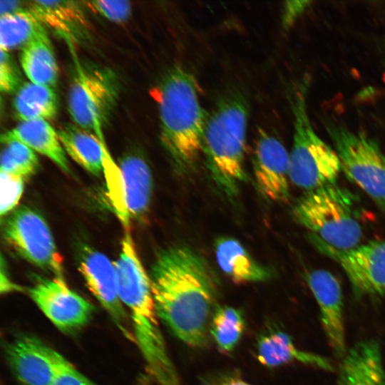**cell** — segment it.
<instances>
[{
	"label": "cell",
	"mask_w": 385,
	"mask_h": 385,
	"mask_svg": "<svg viewBox=\"0 0 385 385\" xmlns=\"http://www.w3.org/2000/svg\"><path fill=\"white\" fill-rule=\"evenodd\" d=\"M19 140L33 150L53 162L63 172L69 173L66 153L58 132L45 120L21 121L16 126L2 133L1 141Z\"/></svg>",
	"instance_id": "19"
},
{
	"label": "cell",
	"mask_w": 385,
	"mask_h": 385,
	"mask_svg": "<svg viewBox=\"0 0 385 385\" xmlns=\"http://www.w3.org/2000/svg\"><path fill=\"white\" fill-rule=\"evenodd\" d=\"M118 168L130 218L142 221L151 201L153 178L150 167L142 156L130 153L121 158Z\"/></svg>",
	"instance_id": "16"
},
{
	"label": "cell",
	"mask_w": 385,
	"mask_h": 385,
	"mask_svg": "<svg viewBox=\"0 0 385 385\" xmlns=\"http://www.w3.org/2000/svg\"><path fill=\"white\" fill-rule=\"evenodd\" d=\"M45 31L42 22L27 8L6 14L0 19V49L24 47L34 37Z\"/></svg>",
	"instance_id": "24"
},
{
	"label": "cell",
	"mask_w": 385,
	"mask_h": 385,
	"mask_svg": "<svg viewBox=\"0 0 385 385\" xmlns=\"http://www.w3.org/2000/svg\"><path fill=\"white\" fill-rule=\"evenodd\" d=\"M51 385H99L79 371L65 357L59 362Z\"/></svg>",
	"instance_id": "30"
},
{
	"label": "cell",
	"mask_w": 385,
	"mask_h": 385,
	"mask_svg": "<svg viewBox=\"0 0 385 385\" xmlns=\"http://www.w3.org/2000/svg\"><path fill=\"white\" fill-rule=\"evenodd\" d=\"M248 106L243 95L232 92L220 99L205 125L202 153L211 176L229 197L247 180L244 168Z\"/></svg>",
	"instance_id": "3"
},
{
	"label": "cell",
	"mask_w": 385,
	"mask_h": 385,
	"mask_svg": "<svg viewBox=\"0 0 385 385\" xmlns=\"http://www.w3.org/2000/svg\"><path fill=\"white\" fill-rule=\"evenodd\" d=\"M19 60L30 82L50 87L56 85L58 68L46 30L21 48Z\"/></svg>",
	"instance_id": "22"
},
{
	"label": "cell",
	"mask_w": 385,
	"mask_h": 385,
	"mask_svg": "<svg viewBox=\"0 0 385 385\" xmlns=\"http://www.w3.org/2000/svg\"><path fill=\"white\" fill-rule=\"evenodd\" d=\"M337 385H385V369L376 341H360L346 352Z\"/></svg>",
	"instance_id": "15"
},
{
	"label": "cell",
	"mask_w": 385,
	"mask_h": 385,
	"mask_svg": "<svg viewBox=\"0 0 385 385\" xmlns=\"http://www.w3.org/2000/svg\"><path fill=\"white\" fill-rule=\"evenodd\" d=\"M255 180L267 199L286 202L289 197V155L282 143L262 130L255 143L252 158Z\"/></svg>",
	"instance_id": "13"
},
{
	"label": "cell",
	"mask_w": 385,
	"mask_h": 385,
	"mask_svg": "<svg viewBox=\"0 0 385 385\" xmlns=\"http://www.w3.org/2000/svg\"><path fill=\"white\" fill-rule=\"evenodd\" d=\"M1 169L4 173L21 178L25 180L34 175L39 161L36 152L16 140H1Z\"/></svg>",
	"instance_id": "26"
},
{
	"label": "cell",
	"mask_w": 385,
	"mask_h": 385,
	"mask_svg": "<svg viewBox=\"0 0 385 385\" xmlns=\"http://www.w3.org/2000/svg\"><path fill=\"white\" fill-rule=\"evenodd\" d=\"M5 355L18 385H51L63 356L29 334L19 335L8 343Z\"/></svg>",
	"instance_id": "12"
},
{
	"label": "cell",
	"mask_w": 385,
	"mask_h": 385,
	"mask_svg": "<svg viewBox=\"0 0 385 385\" xmlns=\"http://www.w3.org/2000/svg\"><path fill=\"white\" fill-rule=\"evenodd\" d=\"M310 1H287L284 2L282 14V24L285 29H289L310 6Z\"/></svg>",
	"instance_id": "31"
},
{
	"label": "cell",
	"mask_w": 385,
	"mask_h": 385,
	"mask_svg": "<svg viewBox=\"0 0 385 385\" xmlns=\"http://www.w3.org/2000/svg\"><path fill=\"white\" fill-rule=\"evenodd\" d=\"M309 81L303 79L289 95L293 115V144L289 154V180L311 191L336 183L342 170L335 150L315 132L307 109Z\"/></svg>",
	"instance_id": "4"
},
{
	"label": "cell",
	"mask_w": 385,
	"mask_h": 385,
	"mask_svg": "<svg viewBox=\"0 0 385 385\" xmlns=\"http://www.w3.org/2000/svg\"><path fill=\"white\" fill-rule=\"evenodd\" d=\"M29 293L41 312L63 333L80 330L95 310L92 304L69 288L63 278L40 279Z\"/></svg>",
	"instance_id": "10"
},
{
	"label": "cell",
	"mask_w": 385,
	"mask_h": 385,
	"mask_svg": "<svg viewBox=\"0 0 385 385\" xmlns=\"http://www.w3.org/2000/svg\"><path fill=\"white\" fill-rule=\"evenodd\" d=\"M305 280L319 306L322 325L329 344L334 354L343 359L346 348L340 282L332 272L323 269L306 273Z\"/></svg>",
	"instance_id": "14"
},
{
	"label": "cell",
	"mask_w": 385,
	"mask_h": 385,
	"mask_svg": "<svg viewBox=\"0 0 385 385\" xmlns=\"http://www.w3.org/2000/svg\"><path fill=\"white\" fill-rule=\"evenodd\" d=\"M256 354L258 361L268 367L298 361L327 371L334 369L328 359L298 349L292 338L280 330H272L261 334L257 339Z\"/></svg>",
	"instance_id": "18"
},
{
	"label": "cell",
	"mask_w": 385,
	"mask_h": 385,
	"mask_svg": "<svg viewBox=\"0 0 385 385\" xmlns=\"http://www.w3.org/2000/svg\"><path fill=\"white\" fill-rule=\"evenodd\" d=\"M5 241L29 262L63 278V259L51 230L34 209L21 206L8 215L3 225Z\"/></svg>",
	"instance_id": "8"
},
{
	"label": "cell",
	"mask_w": 385,
	"mask_h": 385,
	"mask_svg": "<svg viewBox=\"0 0 385 385\" xmlns=\"http://www.w3.org/2000/svg\"><path fill=\"white\" fill-rule=\"evenodd\" d=\"M24 2L20 1H0V11L1 16L15 11H18L27 8L26 6H23Z\"/></svg>",
	"instance_id": "33"
},
{
	"label": "cell",
	"mask_w": 385,
	"mask_h": 385,
	"mask_svg": "<svg viewBox=\"0 0 385 385\" xmlns=\"http://www.w3.org/2000/svg\"><path fill=\"white\" fill-rule=\"evenodd\" d=\"M242 312L230 306H217L213 312L210 332L218 349L230 353L237 345L245 329Z\"/></svg>",
	"instance_id": "25"
},
{
	"label": "cell",
	"mask_w": 385,
	"mask_h": 385,
	"mask_svg": "<svg viewBox=\"0 0 385 385\" xmlns=\"http://www.w3.org/2000/svg\"><path fill=\"white\" fill-rule=\"evenodd\" d=\"M214 249L220 268L235 284L262 282L272 277V270L257 262L234 237H217Z\"/></svg>",
	"instance_id": "17"
},
{
	"label": "cell",
	"mask_w": 385,
	"mask_h": 385,
	"mask_svg": "<svg viewBox=\"0 0 385 385\" xmlns=\"http://www.w3.org/2000/svg\"><path fill=\"white\" fill-rule=\"evenodd\" d=\"M13 106L21 121L47 120L56 117L58 101L53 87L26 82L17 90Z\"/></svg>",
	"instance_id": "23"
},
{
	"label": "cell",
	"mask_w": 385,
	"mask_h": 385,
	"mask_svg": "<svg viewBox=\"0 0 385 385\" xmlns=\"http://www.w3.org/2000/svg\"><path fill=\"white\" fill-rule=\"evenodd\" d=\"M158 105L161 143L178 168L193 166L202 153L208 114L194 76L183 66L168 68L151 91Z\"/></svg>",
	"instance_id": "2"
},
{
	"label": "cell",
	"mask_w": 385,
	"mask_h": 385,
	"mask_svg": "<svg viewBox=\"0 0 385 385\" xmlns=\"http://www.w3.org/2000/svg\"><path fill=\"white\" fill-rule=\"evenodd\" d=\"M57 132L66 153L76 163L96 176L104 171L109 155L105 144L95 135L72 124L63 125Z\"/></svg>",
	"instance_id": "20"
},
{
	"label": "cell",
	"mask_w": 385,
	"mask_h": 385,
	"mask_svg": "<svg viewBox=\"0 0 385 385\" xmlns=\"http://www.w3.org/2000/svg\"><path fill=\"white\" fill-rule=\"evenodd\" d=\"M0 180V215L1 217H4L16 209V207L24 192L25 180L1 172Z\"/></svg>",
	"instance_id": "27"
},
{
	"label": "cell",
	"mask_w": 385,
	"mask_h": 385,
	"mask_svg": "<svg viewBox=\"0 0 385 385\" xmlns=\"http://www.w3.org/2000/svg\"><path fill=\"white\" fill-rule=\"evenodd\" d=\"M149 276L159 319L188 346H204L215 297L205 260L189 247L171 246L158 253Z\"/></svg>",
	"instance_id": "1"
},
{
	"label": "cell",
	"mask_w": 385,
	"mask_h": 385,
	"mask_svg": "<svg viewBox=\"0 0 385 385\" xmlns=\"http://www.w3.org/2000/svg\"><path fill=\"white\" fill-rule=\"evenodd\" d=\"M29 9L44 25L67 40L75 39L86 32L87 21L81 6L74 1H31Z\"/></svg>",
	"instance_id": "21"
},
{
	"label": "cell",
	"mask_w": 385,
	"mask_h": 385,
	"mask_svg": "<svg viewBox=\"0 0 385 385\" xmlns=\"http://www.w3.org/2000/svg\"><path fill=\"white\" fill-rule=\"evenodd\" d=\"M204 385H253L240 377L234 376H223L207 381Z\"/></svg>",
	"instance_id": "32"
},
{
	"label": "cell",
	"mask_w": 385,
	"mask_h": 385,
	"mask_svg": "<svg viewBox=\"0 0 385 385\" xmlns=\"http://www.w3.org/2000/svg\"><path fill=\"white\" fill-rule=\"evenodd\" d=\"M114 75L107 69L91 68L75 60V73L68 96L75 124L104 143L103 128L118 97ZM105 144V143H104Z\"/></svg>",
	"instance_id": "7"
},
{
	"label": "cell",
	"mask_w": 385,
	"mask_h": 385,
	"mask_svg": "<svg viewBox=\"0 0 385 385\" xmlns=\"http://www.w3.org/2000/svg\"><path fill=\"white\" fill-rule=\"evenodd\" d=\"M346 176L385 212V154L365 133L336 124L326 125Z\"/></svg>",
	"instance_id": "6"
},
{
	"label": "cell",
	"mask_w": 385,
	"mask_h": 385,
	"mask_svg": "<svg viewBox=\"0 0 385 385\" xmlns=\"http://www.w3.org/2000/svg\"><path fill=\"white\" fill-rule=\"evenodd\" d=\"M0 51V89L6 93L17 91L22 85L21 73L9 52Z\"/></svg>",
	"instance_id": "29"
},
{
	"label": "cell",
	"mask_w": 385,
	"mask_h": 385,
	"mask_svg": "<svg viewBox=\"0 0 385 385\" xmlns=\"http://www.w3.org/2000/svg\"><path fill=\"white\" fill-rule=\"evenodd\" d=\"M77 263L91 293L124 336L134 341L128 326V314L119 297L113 262L100 251L82 245L78 252Z\"/></svg>",
	"instance_id": "11"
},
{
	"label": "cell",
	"mask_w": 385,
	"mask_h": 385,
	"mask_svg": "<svg viewBox=\"0 0 385 385\" xmlns=\"http://www.w3.org/2000/svg\"><path fill=\"white\" fill-rule=\"evenodd\" d=\"M354 205L352 193L334 183L307 191L292 212L309 234L335 249L349 250L359 245L363 235Z\"/></svg>",
	"instance_id": "5"
},
{
	"label": "cell",
	"mask_w": 385,
	"mask_h": 385,
	"mask_svg": "<svg viewBox=\"0 0 385 385\" xmlns=\"http://www.w3.org/2000/svg\"><path fill=\"white\" fill-rule=\"evenodd\" d=\"M85 4L96 13L115 23L125 21L131 14L130 3L128 1H90Z\"/></svg>",
	"instance_id": "28"
},
{
	"label": "cell",
	"mask_w": 385,
	"mask_h": 385,
	"mask_svg": "<svg viewBox=\"0 0 385 385\" xmlns=\"http://www.w3.org/2000/svg\"><path fill=\"white\" fill-rule=\"evenodd\" d=\"M315 248L343 269L359 297L385 295V240H373L349 250H337L309 234Z\"/></svg>",
	"instance_id": "9"
}]
</instances>
